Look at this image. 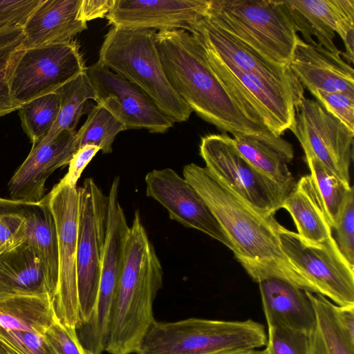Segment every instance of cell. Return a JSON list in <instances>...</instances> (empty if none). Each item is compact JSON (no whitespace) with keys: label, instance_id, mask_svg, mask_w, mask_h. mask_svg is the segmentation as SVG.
<instances>
[{"label":"cell","instance_id":"cell-1","mask_svg":"<svg viewBox=\"0 0 354 354\" xmlns=\"http://www.w3.org/2000/svg\"><path fill=\"white\" fill-rule=\"evenodd\" d=\"M187 180L204 199L233 245L236 260L255 282L276 278L317 293L289 262L279 239L282 225L245 202L205 167L186 165Z\"/></svg>","mask_w":354,"mask_h":354},{"label":"cell","instance_id":"cell-2","mask_svg":"<svg viewBox=\"0 0 354 354\" xmlns=\"http://www.w3.org/2000/svg\"><path fill=\"white\" fill-rule=\"evenodd\" d=\"M162 283L160 261L136 211L124 244L105 351L136 353L156 320L153 302Z\"/></svg>","mask_w":354,"mask_h":354},{"label":"cell","instance_id":"cell-3","mask_svg":"<svg viewBox=\"0 0 354 354\" xmlns=\"http://www.w3.org/2000/svg\"><path fill=\"white\" fill-rule=\"evenodd\" d=\"M156 42L171 86L200 118L233 136L270 132L241 113L192 33L184 30L157 32Z\"/></svg>","mask_w":354,"mask_h":354},{"label":"cell","instance_id":"cell-4","mask_svg":"<svg viewBox=\"0 0 354 354\" xmlns=\"http://www.w3.org/2000/svg\"><path fill=\"white\" fill-rule=\"evenodd\" d=\"M156 32L111 27L104 37L97 62L141 88L174 122H186L193 111L167 77Z\"/></svg>","mask_w":354,"mask_h":354},{"label":"cell","instance_id":"cell-5","mask_svg":"<svg viewBox=\"0 0 354 354\" xmlns=\"http://www.w3.org/2000/svg\"><path fill=\"white\" fill-rule=\"evenodd\" d=\"M267 341L264 326L252 319L155 320L136 354H217L259 349L266 346Z\"/></svg>","mask_w":354,"mask_h":354},{"label":"cell","instance_id":"cell-6","mask_svg":"<svg viewBox=\"0 0 354 354\" xmlns=\"http://www.w3.org/2000/svg\"><path fill=\"white\" fill-rule=\"evenodd\" d=\"M206 16L281 65H289L300 37L283 1L209 0Z\"/></svg>","mask_w":354,"mask_h":354},{"label":"cell","instance_id":"cell-7","mask_svg":"<svg viewBox=\"0 0 354 354\" xmlns=\"http://www.w3.org/2000/svg\"><path fill=\"white\" fill-rule=\"evenodd\" d=\"M87 67L75 40L19 48L10 59L7 79L12 99L24 103L58 90Z\"/></svg>","mask_w":354,"mask_h":354},{"label":"cell","instance_id":"cell-8","mask_svg":"<svg viewBox=\"0 0 354 354\" xmlns=\"http://www.w3.org/2000/svg\"><path fill=\"white\" fill-rule=\"evenodd\" d=\"M77 189V281L80 327L89 320L97 297L106 235L109 197L92 178H86Z\"/></svg>","mask_w":354,"mask_h":354},{"label":"cell","instance_id":"cell-9","mask_svg":"<svg viewBox=\"0 0 354 354\" xmlns=\"http://www.w3.org/2000/svg\"><path fill=\"white\" fill-rule=\"evenodd\" d=\"M200 155L205 168L248 204L266 214H274L290 192L259 171L239 151L226 133L201 138Z\"/></svg>","mask_w":354,"mask_h":354},{"label":"cell","instance_id":"cell-10","mask_svg":"<svg viewBox=\"0 0 354 354\" xmlns=\"http://www.w3.org/2000/svg\"><path fill=\"white\" fill-rule=\"evenodd\" d=\"M279 239L289 262L317 293L337 306H354V267L342 254L333 235L322 242L309 243L282 226Z\"/></svg>","mask_w":354,"mask_h":354},{"label":"cell","instance_id":"cell-11","mask_svg":"<svg viewBox=\"0 0 354 354\" xmlns=\"http://www.w3.org/2000/svg\"><path fill=\"white\" fill-rule=\"evenodd\" d=\"M44 198L53 214L57 236L59 278L54 310L68 326H80L77 281L79 194L77 187L56 184Z\"/></svg>","mask_w":354,"mask_h":354},{"label":"cell","instance_id":"cell-12","mask_svg":"<svg viewBox=\"0 0 354 354\" xmlns=\"http://www.w3.org/2000/svg\"><path fill=\"white\" fill-rule=\"evenodd\" d=\"M295 131L305 153L350 185L354 132L315 100L304 98L296 108Z\"/></svg>","mask_w":354,"mask_h":354},{"label":"cell","instance_id":"cell-13","mask_svg":"<svg viewBox=\"0 0 354 354\" xmlns=\"http://www.w3.org/2000/svg\"><path fill=\"white\" fill-rule=\"evenodd\" d=\"M86 73L102 106L127 129H145L162 133L174 122L156 106L141 88L97 62L87 67Z\"/></svg>","mask_w":354,"mask_h":354},{"label":"cell","instance_id":"cell-14","mask_svg":"<svg viewBox=\"0 0 354 354\" xmlns=\"http://www.w3.org/2000/svg\"><path fill=\"white\" fill-rule=\"evenodd\" d=\"M147 196L161 204L169 218L199 230L233 251V245L202 196L171 168L154 169L145 178Z\"/></svg>","mask_w":354,"mask_h":354},{"label":"cell","instance_id":"cell-15","mask_svg":"<svg viewBox=\"0 0 354 354\" xmlns=\"http://www.w3.org/2000/svg\"><path fill=\"white\" fill-rule=\"evenodd\" d=\"M209 5V0H115L106 18L118 28L190 32Z\"/></svg>","mask_w":354,"mask_h":354},{"label":"cell","instance_id":"cell-16","mask_svg":"<svg viewBox=\"0 0 354 354\" xmlns=\"http://www.w3.org/2000/svg\"><path fill=\"white\" fill-rule=\"evenodd\" d=\"M76 150V130H64L53 139L43 140L32 147L8 183L11 199L41 201L48 178L58 168L68 165Z\"/></svg>","mask_w":354,"mask_h":354},{"label":"cell","instance_id":"cell-17","mask_svg":"<svg viewBox=\"0 0 354 354\" xmlns=\"http://www.w3.org/2000/svg\"><path fill=\"white\" fill-rule=\"evenodd\" d=\"M303 40L327 50L342 53L335 46L337 33L344 41L354 31V0L283 1Z\"/></svg>","mask_w":354,"mask_h":354},{"label":"cell","instance_id":"cell-18","mask_svg":"<svg viewBox=\"0 0 354 354\" xmlns=\"http://www.w3.org/2000/svg\"><path fill=\"white\" fill-rule=\"evenodd\" d=\"M341 53H333L318 44H307L299 37L288 66L310 92H354L353 68Z\"/></svg>","mask_w":354,"mask_h":354},{"label":"cell","instance_id":"cell-19","mask_svg":"<svg viewBox=\"0 0 354 354\" xmlns=\"http://www.w3.org/2000/svg\"><path fill=\"white\" fill-rule=\"evenodd\" d=\"M258 283L268 327L281 326L308 335L315 330L316 314L306 290L276 278Z\"/></svg>","mask_w":354,"mask_h":354},{"label":"cell","instance_id":"cell-20","mask_svg":"<svg viewBox=\"0 0 354 354\" xmlns=\"http://www.w3.org/2000/svg\"><path fill=\"white\" fill-rule=\"evenodd\" d=\"M0 209L15 212L24 219L26 242L42 257L53 299L58 286V247L55 221L47 201L44 197L38 202L0 197Z\"/></svg>","mask_w":354,"mask_h":354},{"label":"cell","instance_id":"cell-21","mask_svg":"<svg viewBox=\"0 0 354 354\" xmlns=\"http://www.w3.org/2000/svg\"><path fill=\"white\" fill-rule=\"evenodd\" d=\"M80 0H42L23 28L21 48H30L72 40L87 29L77 20Z\"/></svg>","mask_w":354,"mask_h":354},{"label":"cell","instance_id":"cell-22","mask_svg":"<svg viewBox=\"0 0 354 354\" xmlns=\"http://www.w3.org/2000/svg\"><path fill=\"white\" fill-rule=\"evenodd\" d=\"M53 295L39 251L24 242L0 252V297Z\"/></svg>","mask_w":354,"mask_h":354},{"label":"cell","instance_id":"cell-23","mask_svg":"<svg viewBox=\"0 0 354 354\" xmlns=\"http://www.w3.org/2000/svg\"><path fill=\"white\" fill-rule=\"evenodd\" d=\"M233 139L240 153L252 165L291 192L296 182L288 168L294 158L289 142L271 132L238 134Z\"/></svg>","mask_w":354,"mask_h":354},{"label":"cell","instance_id":"cell-24","mask_svg":"<svg viewBox=\"0 0 354 354\" xmlns=\"http://www.w3.org/2000/svg\"><path fill=\"white\" fill-rule=\"evenodd\" d=\"M281 208L293 219L297 234L309 243L322 242L333 235L324 205L310 175L301 177L284 199Z\"/></svg>","mask_w":354,"mask_h":354},{"label":"cell","instance_id":"cell-25","mask_svg":"<svg viewBox=\"0 0 354 354\" xmlns=\"http://www.w3.org/2000/svg\"><path fill=\"white\" fill-rule=\"evenodd\" d=\"M56 315L49 295L0 297V327L44 335Z\"/></svg>","mask_w":354,"mask_h":354},{"label":"cell","instance_id":"cell-26","mask_svg":"<svg viewBox=\"0 0 354 354\" xmlns=\"http://www.w3.org/2000/svg\"><path fill=\"white\" fill-rule=\"evenodd\" d=\"M57 91L60 96L59 112L53 128L43 139L45 140L53 139L64 130H75L82 115L88 111L89 101H96L86 70Z\"/></svg>","mask_w":354,"mask_h":354},{"label":"cell","instance_id":"cell-27","mask_svg":"<svg viewBox=\"0 0 354 354\" xmlns=\"http://www.w3.org/2000/svg\"><path fill=\"white\" fill-rule=\"evenodd\" d=\"M59 108L60 96L57 91L32 99L18 108L21 127L32 147L43 140L51 130Z\"/></svg>","mask_w":354,"mask_h":354},{"label":"cell","instance_id":"cell-28","mask_svg":"<svg viewBox=\"0 0 354 354\" xmlns=\"http://www.w3.org/2000/svg\"><path fill=\"white\" fill-rule=\"evenodd\" d=\"M124 130V126L118 120L97 104L90 109L85 122L77 131V149L92 145L103 153H110L116 136Z\"/></svg>","mask_w":354,"mask_h":354},{"label":"cell","instance_id":"cell-29","mask_svg":"<svg viewBox=\"0 0 354 354\" xmlns=\"http://www.w3.org/2000/svg\"><path fill=\"white\" fill-rule=\"evenodd\" d=\"M314 307L317 326L327 354H354L352 343L338 323L335 304L319 293L306 291Z\"/></svg>","mask_w":354,"mask_h":354},{"label":"cell","instance_id":"cell-30","mask_svg":"<svg viewBox=\"0 0 354 354\" xmlns=\"http://www.w3.org/2000/svg\"><path fill=\"white\" fill-rule=\"evenodd\" d=\"M305 158L310 171V176L323 202L333 229L341 208L353 187L341 180L315 158L311 157H305Z\"/></svg>","mask_w":354,"mask_h":354},{"label":"cell","instance_id":"cell-31","mask_svg":"<svg viewBox=\"0 0 354 354\" xmlns=\"http://www.w3.org/2000/svg\"><path fill=\"white\" fill-rule=\"evenodd\" d=\"M0 354H57L41 335L32 331L0 327Z\"/></svg>","mask_w":354,"mask_h":354},{"label":"cell","instance_id":"cell-32","mask_svg":"<svg viewBox=\"0 0 354 354\" xmlns=\"http://www.w3.org/2000/svg\"><path fill=\"white\" fill-rule=\"evenodd\" d=\"M268 328L266 354H310V335L281 326Z\"/></svg>","mask_w":354,"mask_h":354},{"label":"cell","instance_id":"cell-33","mask_svg":"<svg viewBox=\"0 0 354 354\" xmlns=\"http://www.w3.org/2000/svg\"><path fill=\"white\" fill-rule=\"evenodd\" d=\"M332 230L337 247L348 262L354 267V194L353 189L347 196Z\"/></svg>","mask_w":354,"mask_h":354},{"label":"cell","instance_id":"cell-34","mask_svg":"<svg viewBox=\"0 0 354 354\" xmlns=\"http://www.w3.org/2000/svg\"><path fill=\"white\" fill-rule=\"evenodd\" d=\"M310 93L327 112L354 132L353 91L326 92L314 90Z\"/></svg>","mask_w":354,"mask_h":354},{"label":"cell","instance_id":"cell-35","mask_svg":"<svg viewBox=\"0 0 354 354\" xmlns=\"http://www.w3.org/2000/svg\"><path fill=\"white\" fill-rule=\"evenodd\" d=\"M57 354H92L80 343L76 329L62 324L55 317L44 333Z\"/></svg>","mask_w":354,"mask_h":354},{"label":"cell","instance_id":"cell-36","mask_svg":"<svg viewBox=\"0 0 354 354\" xmlns=\"http://www.w3.org/2000/svg\"><path fill=\"white\" fill-rule=\"evenodd\" d=\"M42 0H0V29L24 28Z\"/></svg>","mask_w":354,"mask_h":354},{"label":"cell","instance_id":"cell-37","mask_svg":"<svg viewBox=\"0 0 354 354\" xmlns=\"http://www.w3.org/2000/svg\"><path fill=\"white\" fill-rule=\"evenodd\" d=\"M26 242L24 219L19 214L0 209V252Z\"/></svg>","mask_w":354,"mask_h":354},{"label":"cell","instance_id":"cell-38","mask_svg":"<svg viewBox=\"0 0 354 354\" xmlns=\"http://www.w3.org/2000/svg\"><path fill=\"white\" fill-rule=\"evenodd\" d=\"M99 151L98 147L92 145H86L77 149L68 163L66 174L60 181L70 186H77L82 171Z\"/></svg>","mask_w":354,"mask_h":354},{"label":"cell","instance_id":"cell-39","mask_svg":"<svg viewBox=\"0 0 354 354\" xmlns=\"http://www.w3.org/2000/svg\"><path fill=\"white\" fill-rule=\"evenodd\" d=\"M12 53L0 56V117L18 109L12 99L7 79L8 68Z\"/></svg>","mask_w":354,"mask_h":354},{"label":"cell","instance_id":"cell-40","mask_svg":"<svg viewBox=\"0 0 354 354\" xmlns=\"http://www.w3.org/2000/svg\"><path fill=\"white\" fill-rule=\"evenodd\" d=\"M115 0H80L77 20L87 21L106 17Z\"/></svg>","mask_w":354,"mask_h":354},{"label":"cell","instance_id":"cell-41","mask_svg":"<svg viewBox=\"0 0 354 354\" xmlns=\"http://www.w3.org/2000/svg\"><path fill=\"white\" fill-rule=\"evenodd\" d=\"M24 39L23 28L8 27L0 29V56L20 48Z\"/></svg>","mask_w":354,"mask_h":354},{"label":"cell","instance_id":"cell-42","mask_svg":"<svg viewBox=\"0 0 354 354\" xmlns=\"http://www.w3.org/2000/svg\"><path fill=\"white\" fill-rule=\"evenodd\" d=\"M335 311L341 328L349 340L354 343V306H339L335 304Z\"/></svg>","mask_w":354,"mask_h":354},{"label":"cell","instance_id":"cell-43","mask_svg":"<svg viewBox=\"0 0 354 354\" xmlns=\"http://www.w3.org/2000/svg\"><path fill=\"white\" fill-rule=\"evenodd\" d=\"M310 354H327L317 326L316 327L315 330L310 334Z\"/></svg>","mask_w":354,"mask_h":354},{"label":"cell","instance_id":"cell-44","mask_svg":"<svg viewBox=\"0 0 354 354\" xmlns=\"http://www.w3.org/2000/svg\"><path fill=\"white\" fill-rule=\"evenodd\" d=\"M217 354H266V352L265 349H242L226 351Z\"/></svg>","mask_w":354,"mask_h":354}]
</instances>
